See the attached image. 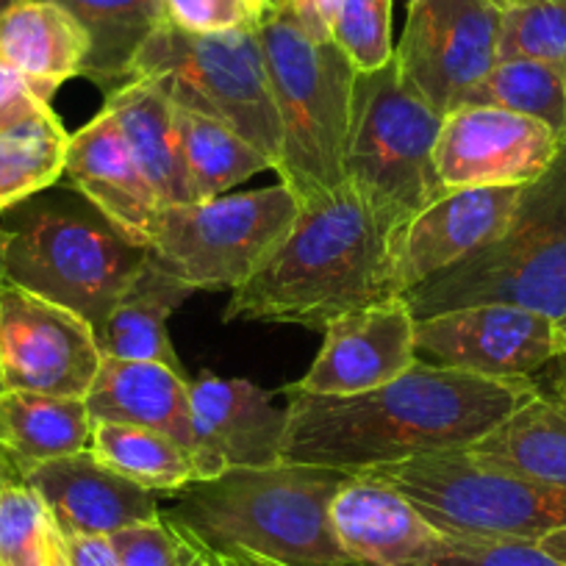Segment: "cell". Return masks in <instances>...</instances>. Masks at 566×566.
Listing matches in <instances>:
<instances>
[{
    "label": "cell",
    "instance_id": "27",
    "mask_svg": "<svg viewBox=\"0 0 566 566\" xmlns=\"http://www.w3.org/2000/svg\"><path fill=\"white\" fill-rule=\"evenodd\" d=\"M67 9L90 40L84 78L112 92L130 78L145 42L167 23L165 0H53Z\"/></svg>",
    "mask_w": 566,
    "mask_h": 566
},
{
    "label": "cell",
    "instance_id": "50",
    "mask_svg": "<svg viewBox=\"0 0 566 566\" xmlns=\"http://www.w3.org/2000/svg\"><path fill=\"white\" fill-rule=\"evenodd\" d=\"M0 283H3V277H0ZM0 391H3V384H0Z\"/></svg>",
    "mask_w": 566,
    "mask_h": 566
},
{
    "label": "cell",
    "instance_id": "14",
    "mask_svg": "<svg viewBox=\"0 0 566 566\" xmlns=\"http://www.w3.org/2000/svg\"><path fill=\"white\" fill-rule=\"evenodd\" d=\"M560 139L525 114L467 103L444 114L437 139L439 181L448 189L525 187L555 159Z\"/></svg>",
    "mask_w": 566,
    "mask_h": 566
},
{
    "label": "cell",
    "instance_id": "1",
    "mask_svg": "<svg viewBox=\"0 0 566 566\" xmlns=\"http://www.w3.org/2000/svg\"><path fill=\"white\" fill-rule=\"evenodd\" d=\"M536 391V378H478L417 358L400 378L361 395H290L283 461L356 475L464 450Z\"/></svg>",
    "mask_w": 566,
    "mask_h": 566
},
{
    "label": "cell",
    "instance_id": "48",
    "mask_svg": "<svg viewBox=\"0 0 566 566\" xmlns=\"http://www.w3.org/2000/svg\"><path fill=\"white\" fill-rule=\"evenodd\" d=\"M558 325H560V331H564V336H566V314L558 319ZM560 361H566V358H560Z\"/></svg>",
    "mask_w": 566,
    "mask_h": 566
},
{
    "label": "cell",
    "instance_id": "22",
    "mask_svg": "<svg viewBox=\"0 0 566 566\" xmlns=\"http://www.w3.org/2000/svg\"><path fill=\"white\" fill-rule=\"evenodd\" d=\"M536 380V395L464 453L492 470L566 489V378L544 373Z\"/></svg>",
    "mask_w": 566,
    "mask_h": 566
},
{
    "label": "cell",
    "instance_id": "39",
    "mask_svg": "<svg viewBox=\"0 0 566 566\" xmlns=\"http://www.w3.org/2000/svg\"><path fill=\"white\" fill-rule=\"evenodd\" d=\"M342 3L345 0H286L283 9H290L292 18L297 20V25L308 36L325 42L331 40V29H334V20L339 14Z\"/></svg>",
    "mask_w": 566,
    "mask_h": 566
},
{
    "label": "cell",
    "instance_id": "30",
    "mask_svg": "<svg viewBox=\"0 0 566 566\" xmlns=\"http://www.w3.org/2000/svg\"><path fill=\"white\" fill-rule=\"evenodd\" d=\"M90 450L103 464L148 492L176 494L198 481V472H195L187 450L150 428L95 422Z\"/></svg>",
    "mask_w": 566,
    "mask_h": 566
},
{
    "label": "cell",
    "instance_id": "15",
    "mask_svg": "<svg viewBox=\"0 0 566 566\" xmlns=\"http://www.w3.org/2000/svg\"><path fill=\"white\" fill-rule=\"evenodd\" d=\"M317 358L286 395L350 397L400 378L417 364V319L406 301L353 308L325 325Z\"/></svg>",
    "mask_w": 566,
    "mask_h": 566
},
{
    "label": "cell",
    "instance_id": "29",
    "mask_svg": "<svg viewBox=\"0 0 566 566\" xmlns=\"http://www.w3.org/2000/svg\"><path fill=\"white\" fill-rule=\"evenodd\" d=\"M67 145V128L51 106L0 130V211L56 187L64 178Z\"/></svg>",
    "mask_w": 566,
    "mask_h": 566
},
{
    "label": "cell",
    "instance_id": "25",
    "mask_svg": "<svg viewBox=\"0 0 566 566\" xmlns=\"http://www.w3.org/2000/svg\"><path fill=\"white\" fill-rule=\"evenodd\" d=\"M189 295H195V290H189L187 283L172 277L150 259L145 261V266L136 272L108 317L95 331L103 356L119 361L167 364L184 373L167 334V319Z\"/></svg>",
    "mask_w": 566,
    "mask_h": 566
},
{
    "label": "cell",
    "instance_id": "38",
    "mask_svg": "<svg viewBox=\"0 0 566 566\" xmlns=\"http://www.w3.org/2000/svg\"><path fill=\"white\" fill-rule=\"evenodd\" d=\"M48 106L51 103L42 101L31 81L0 59V130L36 117Z\"/></svg>",
    "mask_w": 566,
    "mask_h": 566
},
{
    "label": "cell",
    "instance_id": "49",
    "mask_svg": "<svg viewBox=\"0 0 566 566\" xmlns=\"http://www.w3.org/2000/svg\"><path fill=\"white\" fill-rule=\"evenodd\" d=\"M270 3H272V7H275V9H281L283 3H286V0H270Z\"/></svg>",
    "mask_w": 566,
    "mask_h": 566
},
{
    "label": "cell",
    "instance_id": "21",
    "mask_svg": "<svg viewBox=\"0 0 566 566\" xmlns=\"http://www.w3.org/2000/svg\"><path fill=\"white\" fill-rule=\"evenodd\" d=\"M95 422L150 428L187 450L195 459V424L189 384L184 373L156 361H119L103 356L95 384L84 397Z\"/></svg>",
    "mask_w": 566,
    "mask_h": 566
},
{
    "label": "cell",
    "instance_id": "3",
    "mask_svg": "<svg viewBox=\"0 0 566 566\" xmlns=\"http://www.w3.org/2000/svg\"><path fill=\"white\" fill-rule=\"evenodd\" d=\"M347 472L290 464L233 467L192 481L165 511L209 553H250L286 566H350L331 527Z\"/></svg>",
    "mask_w": 566,
    "mask_h": 566
},
{
    "label": "cell",
    "instance_id": "26",
    "mask_svg": "<svg viewBox=\"0 0 566 566\" xmlns=\"http://www.w3.org/2000/svg\"><path fill=\"white\" fill-rule=\"evenodd\" d=\"M92 428L95 419L84 397L0 391V448L12 453L23 472L90 450Z\"/></svg>",
    "mask_w": 566,
    "mask_h": 566
},
{
    "label": "cell",
    "instance_id": "19",
    "mask_svg": "<svg viewBox=\"0 0 566 566\" xmlns=\"http://www.w3.org/2000/svg\"><path fill=\"white\" fill-rule=\"evenodd\" d=\"M62 536H114L161 516L159 494L103 464L92 450L25 470Z\"/></svg>",
    "mask_w": 566,
    "mask_h": 566
},
{
    "label": "cell",
    "instance_id": "34",
    "mask_svg": "<svg viewBox=\"0 0 566 566\" xmlns=\"http://www.w3.org/2000/svg\"><path fill=\"white\" fill-rule=\"evenodd\" d=\"M331 42L356 73H375L395 59L391 0H345L331 29Z\"/></svg>",
    "mask_w": 566,
    "mask_h": 566
},
{
    "label": "cell",
    "instance_id": "10",
    "mask_svg": "<svg viewBox=\"0 0 566 566\" xmlns=\"http://www.w3.org/2000/svg\"><path fill=\"white\" fill-rule=\"evenodd\" d=\"M373 472L406 494L419 514L455 538L538 542L566 527V489L472 461L464 450L422 455Z\"/></svg>",
    "mask_w": 566,
    "mask_h": 566
},
{
    "label": "cell",
    "instance_id": "35",
    "mask_svg": "<svg viewBox=\"0 0 566 566\" xmlns=\"http://www.w3.org/2000/svg\"><path fill=\"white\" fill-rule=\"evenodd\" d=\"M123 566H203L209 549L195 542L172 520L161 516L125 527L112 536Z\"/></svg>",
    "mask_w": 566,
    "mask_h": 566
},
{
    "label": "cell",
    "instance_id": "18",
    "mask_svg": "<svg viewBox=\"0 0 566 566\" xmlns=\"http://www.w3.org/2000/svg\"><path fill=\"white\" fill-rule=\"evenodd\" d=\"M331 527L356 566H419L450 544L448 533L373 472L347 475L331 503Z\"/></svg>",
    "mask_w": 566,
    "mask_h": 566
},
{
    "label": "cell",
    "instance_id": "2",
    "mask_svg": "<svg viewBox=\"0 0 566 566\" xmlns=\"http://www.w3.org/2000/svg\"><path fill=\"white\" fill-rule=\"evenodd\" d=\"M395 237L397 228L350 187L303 206L275 253L233 290L226 319L325 331L353 308L397 301Z\"/></svg>",
    "mask_w": 566,
    "mask_h": 566
},
{
    "label": "cell",
    "instance_id": "47",
    "mask_svg": "<svg viewBox=\"0 0 566 566\" xmlns=\"http://www.w3.org/2000/svg\"><path fill=\"white\" fill-rule=\"evenodd\" d=\"M14 0H0V18H3V12H7L9 7H12Z\"/></svg>",
    "mask_w": 566,
    "mask_h": 566
},
{
    "label": "cell",
    "instance_id": "28",
    "mask_svg": "<svg viewBox=\"0 0 566 566\" xmlns=\"http://www.w3.org/2000/svg\"><path fill=\"white\" fill-rule=\"evenodd\" d=\"M178 134L192 200L220 198L255 172L272 170V161L248 139L203 114L178 108Z\"/></svg>",
    "mask_w": 566,
    "mask_h": 566
},
{
    "label": "cell",
    "instance_id": "5",
    "mask_svg": "<svg viewBox=\"0 0 566 566\" xmlns=\"http://www.w3.org/2000/svg\"><path fill=\"white\" fill-rule=\"evenodd\" d=\"M259 42L281 125L275 172L303 209L347 187L345 145L356 70L334 42L308 36L283 7L261 25Z\"/></svg>",
    "mask_w": 566,
    "mask_h": 566
},
{
    "label": "cell",
    "instance_id": "9",
    "mask_svg": "<svg viewBox=\"0 0 566 566\" xmlns=\"http://www.w3.org/2000/svg\"><path fill=\"white\" fill-rule=\"evenodd\" d=\"M130 78L156 81L178 108L228 125L277 167L281 125L259 31L187 34L165 23L139 51Z\"/></svg>",
    "mask_w": 566,
    "mask_h": 566
},
{
    "label": "cell",
    "instance_id": "13",
    "mask_svg": "<svg viewBox=\"0 0 566 566\" xmlns=\"http://www.w3.org/2000/svg\"><path fill=\"white\" fill-rule=\"evenodd\" d=\"M97 334L84 317L34 292L0 283V384L3 391L86 397L101 369Z\"/></svg>",
    "mask_w": 566,
    "mask_h": 566
},
{
    "label": "cell",
    "instance_id": "24",
    "mask_svg": "<svg viewBox=\"0 0 566 566\" xmlns=\"http://www.w3.org/2000/svg\"><path fill=\"white\" fill-rule=\"evenodd\" d=\"M103 108L117 119L130 154L159 203H189L192 198L178 134V108L170 95L156 81L130 78L108 92Z\"/></svg>",
    "mask_w": 566,
    "mask_h": 566
},
{
    "label": "cell",
    "instance_id": "16",
    "mask_svg": "<svg viewBox=\"0 0 566 566\" xmlns=\"http://www.w3.org/2000/svg\"><path fill=\"white\" fill-rule=\"evenodd\" d=\"M516 198L520 187L450 189L397 228L395 283L400 297L492 244L509 226Z\"/></svg>",
    "mask_w": 566,
    "mask_h": 566
},
{
    "label": "cell",
    "instance_id": "4",
    "mask_svg": "<svg viewBox=\"0 0 566 566\" xmlns=\"http://www.w3.org/2000/svg\"><path fill=\"white\" fill-rule=\"evenodd\" d=\"M145 261L148 248L73 187H51L0 211V277L70 308L95 331Z\"/></svg>",
    "mask_w": 566,
    "mask_h": 566
},
{
    "label": "cell",
    "instance_id": "46",
    "mask_svg": "<svg viewBox=\"0 0 566 566\" xmlns=\"http://www.w3.org/2000/svg\"><path fill=\"white\" fill-rule=\"evenodd\" d=\"M549 373H558V375H564V378H566V361H555L553 367H549Z\"/></svg>",
    "mask_w": 566,
    "mask_h": 566
},
{
    "label": "cell",
    "instance_id": "31",
    "mask_svg": "<svg viewBox=\"0 0 566 566\" xmlns=\"http://www.w3.org/2000/svg\"><path fill=\"white\" fill-rule=\"evenodd\" d=\"M470 103L525 114L547 125L560 145L566 142V81L547 64L531 59H500L472 92Z\"/></svg>",
    "mask_w": 566,
    "mask_h": 566
},
{
    "label": "cell",
    "instance_id": "32",
    "mask_svg": "<svg viewBox=\"0 0 566 566\" xmlns=\"http://www.w3.org/2000/svg\"><path fill=\"white\" fill-rule=\"evenodd\" d=\"M0 566H67L62 531L25 481L0 489Z\"/></svg>",
    "mask_w": 566,
    "mask_h": 566
},
{
    "label": "cell",
    "instance_id": "12",
    "mask_svg": "<svg viewBox=\"0 0 566 566\" xmlns=\"http://www.w3.org/2000/svg\"><path fill=\"white\" fill-rule=\"evenodd\" d=\"M417 358L478 378H538L566 358V336L547 314L478 303L417 319Z\"/></svg>",
    "mask_w": 566,
    "mask_h": 566
},
{
    "label": "cell",
    "instance_id": "44",
    "mask_svg": "<svg viewBox=\"0 0 566 566\" xmlns=\"http://www.w3.org/2000/svg\"><path fill=\"white\" fill-rule=\"evenodd\" d=\"M203 566H237V564H233V560L228 558V555H222V553H209V558H206Z\"/></svg>",
    "mask_w": 566,
    "mask_h": 566
},
{
    "label": "cell",
    "instance_id": "42",
    "mask_svg": "<svg viewBox=\"0 0 566 566\" xmlns=\"http://www.w3.org/2000/svg\"><path fill=\"white\" fill-rule=\"evenodd\" d=\"M538 547H542L544 553L553 555V558H558L560 564H566V527H558V531L538 538Z\"/></svg>",
    "mask_w": 566,
    "mask_h": 566
},
{
    "label": "cell",
    "instance_id": "40",
    "mask_svg": "<svg viewBox=\"0 0 566 566\" xmlns=\"http://www.w3.org/2000/svg\"><path fill=\"white\" fill-rule=\"evenodd\" d=\"M67 566H123L112 536H64Z\"/></svg>",
    "mask_w": 566,
    "mask_h": 566
},
{
    "label": "cell",
    "instance_id": "36",
    "mask_svg": "<svg viewBox=\"0 0 566 566\" xmlns=\"http://www.w3.org/2000/svg\"><path fill=\"white\" fill-rule=\"evenodd\" d=\"M272 14L270 0H165L167 23L187 34L259 31Z\"/></svg>",
    "mask_w": 566,
    "mask_h": 566
},
{
    "label": "cell",
    "instance_id": "41",
    "mask_svg": "<svg viewBox=\"0 0 566 566\" xmlns=\"http://www.w3.org/2000/svg\"><path fill=\"white\" fill-rule=\"evenodd\" d=\"M25 481V472L18 461L12 459L7 448H0V489L3 486H12V483H23Z\"/></svg>",
    "mask_w": 566,
    "mask_h": 566
},
{
    "label": "cell",
    "instance_id": "33",
    "mask_svg": "<svg viewBox=\"0 0 566 566\" xmlns=\"http://www.w3.org/2000/svg\"><path fill=\"white\" fill-rule=\"evenodd\" d=\"M500 59L547 64L566 81V0H531L503 12Z\"/></svg>",
    "mask_w": 566,
    "mask_h": 566
},
{
    "label": "cell",
    "instance_id": "7",
    "mask_svg": "<svg viewBox=\"0 0 566 566\" xmlns=\"http://www.w3.org/2000/svg\"><path fill=\"white\" fill-rule=\"evenodd\" d=\"M442 114L402 84L391 59L375 73H356L345 181L395 228L442 198L437 139Z\"/></svg>",
    "mask_w": 566,
    "mask_h": 566
},
{
    "label": "cell",
    "instance_id": "43",
    "mask_svg": "<svg viewBox=\"0 0 566 566\" xmlns=\"http://www.w3.org/2000/svg\"><path fill=\"white\" fill-rule=\"evenodd\" d=\"M237 566H286V564H277V560L270 558H261V555H250V553H237V555H228Z\"/></svg>",
    "mask_w": 566,
    "mask_h": 566
},
{
    "label": "cell",
    "instance_id": "17",
    "mask_svg": "<svg viewBox=\"0 0 566 566\" xmlns=\"http://www.w3.org/2000/svg\"><path fill=\"white\" fill-rule=\"evenodd\" d=\"M195 424V472L198 481L233 467H272L283 461L286 408L272 391L250 380L203 375L189 384Z\"/></svg>",
    "mask_w": 566,
    "mask_h": 566
},
{
    "label": "cell",
    "instance_id": "8",
    "mask_svg": "<svg viewBox=\"0 0 566 566\" xmlns=\"http://www.w3.org/2000/svg\"><path fill=\"white\" fill-rule=\"evenodd\" d=\"M301 203L286 184L211 200L159 206L148 259L195 292L239 290L295 226Z\"/></svg>",
    "mask_w": 566,
    "mask_h": 566
},
{
    "label": "cell",
    "instance_id": "6",
    "mask_svg": "<svg viewBox=\"0 0 566 566\" xmlns=\"http://www.w3.org/2000/svg\"><path fill=\"white\" fill-rule=\"evenodd\" d=\"M413 319L478 303H511L560 319L566 314V142L538 178L520 187L505 231L402 295Z\"/></svg>",
    "mask_w": 566,
    "mask_h": 566
},
{
    "label": "cell",
    "instance_id": "20",
    "mask_svg": "<svg viewBox=\"0 0 566 566\" xmlns=\"http://www.w3.org/2000/svg\"><path fill=\"white\" fill-rule=\"evenodd\" d=\"M64 178L134 242L145 244L150 220L161 203L106 108L70 136Z\"/></svg>",
    "mask_w": 566,
    "mask_h": 566
},
{
    "label": "cell",
    "instance_id": "45",
    "mask_svg": "<svg viewBox=\"0 0 566 566\" xmlns=\"http://www.w3.org/2000/svg\"><path fill=\"white\" fill-rule=\"evenodd\" d=\"M489 3H494V7H497L500 12H509V9L522 7V3H531V0H489Z\"/></svg>",
    "mask_w": 566,
    "mask_h": 566
},
{
    "label": "cell",
    "instance_id": "11",
    "mask_svg": "<svg viewBox=\"0 0 566 566\" xmlns=\"http://www.w3.org/2000/svg\"><path fill=\"white\" fill-rule=\"evenodd\" d=\"M395 64L402 84L437 114L467 106L500 62L503 12L489 0H408Z\"/></svg>",
    "mask_w": 566,
    "mask_h": 566
},
{
    "label": "cell",
    "instance_id": "23",
    "mask_svg": "<svg viewBox=\"0 0 566 566\" xmlns=\"http://www.w3.org/2000/svg\"><path fill=\"white\" fill-rule=\"evenodd\" d=\"M90 40L78 20L53 0H14L0 18V59L31 81L42 101L84 73Z\"/></svg>",
    "mask_w": 566,
    "mask_h": 566
},
{
    "label": "cell",
    "instance_id": "37",
    "mask_svg": "<svg viewBox=\"0 0 566 566\" xmlns=\"http://www.w3.org/2000/svg\"><path fill=\"white\" fill-rule=\"evenodd\" d=\"M356 566V564H350ZM419 566H566L538 547V542H486L450 536L448 549Z\"/></svg>",
    "mask_w": 566,
    "mask_h": 566
}]
</instances>
